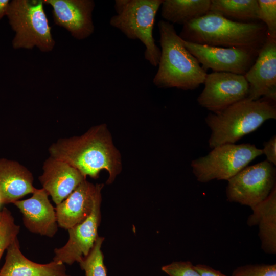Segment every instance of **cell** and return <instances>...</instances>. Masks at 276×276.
Masks as SVG:
<instances>
[{"label":"cell","mask_w":276,"mask_h":276,"mask_svg":"<svg viewBox=\"0 0 276 276\" xmlns=\"http://www.w3.org/2000/svg\"><path fill=\"white\" fill-rule=\"evenodd\" d=\"M43 0H12L6 13L15 32L12 41L14 49H32L37 47L43 52L52 51L55 42L44 12Z\"/></svg>","instance_id":"obj_6"},{"label":"cell","mask_w":276,"mask_h":276,"mask_svg":"<svg viewBox=\"0 0 276 276\" xmlns=\"http://www.w3.org/2000/svg\"><path fill=\"white\" fill-rule=\"evenodd\" d=\"M209 12L238 22L260 21L258 0H211Z\"/></svg>","instance_id":"obj_21"},{"label":"cell","mask_w":276,"mask_h":276,"mask_svg":"<svg viewBox=\"0 0 276 276\" xmlns=\"http://www.w3.org/2000/svg\"><path fill=\"white\" fill-rule=\"evenodd\" d=\"M162 270L169 276H201L190 261H175L163 266Z\"/></svg>","instance_id":"obj_26"},{"label":"cell","mask_w":276,"mask_h":276,"mask_svg":"<svg viewBox=\"0 0 276 276\" xmlns=\"http://www.w3.org/2000/svg\"><path fill=\"white\" fill-rule=\"evenodd\" d=\"M247 223L258 225L261 248L265 252L276 253V186L263 201L251 208Z\"/></svg>","instance_id":"obj_19"},{"label":"cell","mask_w":276,"mask_h":276,"mask_svg":"<svg viewBox=\"0 0 276 276\" xmlns=\"http://www.w3.org/2000/svg\"><path fill=\"white\" fill-rule=\"evenodd\" d=\"M32 173L18 162L0 158L1 204L13 203L27 194L33 193Z\"/></svg>","instance_id":"obj_18"},{"label":"cell","mask_w":276,"mask_h":276,"mask_svg":"<svg viewBox=\"0 0 276 276\" xmlns=\"http://www.w3.org/2000/svg\"><path fill=\"white\" fill-rule=\"evenodd\" d=\"M157 25L161 54L153 84L159 88H197L208 73L186 48L173 24L161 20Z\"/></svg>","instance_id":"obj_3"},{"label":"cell","mask_w":276,"mask_h":276,"mask_svg":"<svg viewBox=\"0 0 276 276\" xmlns=\"http://www.w3.org/2000/svg\"><path fill=\"white\" fill-rule=\"evenodd\" d=\"M275 118V102L264 97L256 100L247 98L220 111L209 113L205 118L211 131L209 146L212 149L225 144H235L258 129L266 121Z\"/></svg>","instance_id":"obj_4"},{"label":"cell","mask_w":276,"mask_h":276,"mask_svg":"<svg viewBox=\"0 0 276 276\" xmlns=\"http://www.w3.org/2000/svg\"><path fill=\"white\" fill-rule=\"evenodd\" d=\"M275 181V166L267 160L247 166L227 180V199L251 209L268 196Z\"/></svg>","instance_id":"obj_8"},{"label":"cell","mask_w":276,"mask_h":276,"mask_svg":"<svg viewBox=\"0 0 276 276\" xmlns=\"http://www.w3.org/2000/svg\"><path fill=\"white\" fill-rule=\"evenodd\" d=\"M232 276H276V264H252L237 267Z\"/></svg>","instance_id":"obj_25"},{"label":"cell","mask_w":276,"mask_h":276,"mask_svg":"<svg viewBox=\"0 0 276 276\" xmlns=\"http://www.w3.org/2000/svg\"><path fill=\"white\" fill-rule=\"evenodd\" d=\"M259 19L266 27L267 35L276 38V1L258 0Z\"/></svg>","instance_id":"obj_24"},{"label":"cell","mask_w":276,"mask_h":276,"mask_svg":"<svg viewBox=\"0 0 276 276\" xmlns=\"http://www.w3.org/2000/svg\"><path fill=\"white\" fill-rule=\"evenodd\" d=\"M104 238L99 236L87 256L79 263L86 276H107L101 246Z\"/></svg>","instance_id":"obj_22"},{"label":"cell","mask_w":276,"mask_h":276,"mask_svg":"<svg viewBox=\"0 0 276 276\" xmlns=\"http://www.w3.org/2000/svg\"><path fill=\"white\" fill-rule=\"evenodd\" d=\"M19 230L11 212L4 208L0 212V260L9 244L17 237Z\"/></svg>","instance_id":"obj_23"},{"label":"cell","mask_w":276,"mask_h":276,"mask_svg":"<svg viewBox=\"0 0 276 276\" xmlns=\"http://www.w3.org/2000/svg\"><path fill=\"white\" fill-rule=\"evenodd\" d=\"M186 48L206 72H228L244 75L255 62L259 51L194 43L182 40Z\"/></svg>","instance_id":"obj_9"},{"label":"cell","mask_w":276,"mask_h":276,"mask_svg":"<svg viewBox=\"0 0 276 276\" xmlns=\"http://www.w3.org/2000/svg\"><path fill=\"white\" fill-rule=\"evenodd\" d=\"M194 266L201 276H227L206 265L199 264Z\"/></svg>","instance_id":"obj_28"},{"label":"cell","mask_w":276,"mask_h":276,"mask_svg":"<svg viewBox=\"0 0 276 276\" xmlns=\"http://www.w3.org/2000/svg\"><path fill=\"white\" fill-rule=\"evenodd\" d=\"M0 204H1V202H0Z\"/></svg>","instance_id":"obj_30"},{"label":"cell","mask_w":276,"mask_h":276,"mask_svg":"<svg viewBox=\"0 0 276 276\" xmlns=\"http://www.w3.org/2000/svg\"><path fill=\"white\" fill-rule=\"evenodd\" d=\"M48 196L43 188L36 189L30 198L13 204L22 214L24 224L28 230L52 238L56 234L58 225L55 208Z\"/></svg>","instance_id":"obj_14"},{"label":"cell","mask_w":276,"mask_h":276,"mask_svg":"<svg viewBox=\"0 0 276 276\" xmlns=\"http://www.w3.org/2000/svg\"><path fill=\"white\" fill-rule=\"evenodd\" d=\"M9 3V0H0V19L6 15Z\"/></svg>","instance_id":"obj_29"},{"label":"cell","mask_w":276,"mask_h":276,"mask_svg":"<svg viewBox=\"0 0 276 276\" xmlns=\"http://www.w3.org/2000/svg\"><path fill=\"white\" fill-rule=\"evenodd\" d=\"M103 187V184L94 185L86 179L83 181L55 208L58 226L68 230L86 219Z\"/></svg>","instance_id":"obj_15"},{"label":"cell","mask_w":276,"mask_h":276,"mask_svg":"<svg viewBox=\"0 0 276 276\" xmlns=\"http://www.w3.org/2000/svg\"><path fill=\"white\" fill-rule=\"evenodd\" d=\"M211 0H163L161 15L172 24L183 26L207 14Z\"/></svg>","instance_id":"obj_20"},{"label":"cell","mask_w":276,"mask_h":276,"mask_svg":"<svg viewBox=\"0 0 276 276\" xmlns=\"http://www.w3.org/2000/svg\"><path fill=\"white\" fill-rule=\"evenodd\" d=\"M0 276H71L64 264L52 261L39 264L26 258L21 252L17 237L6 249L5 262Z\"/></svg>","instance_id":"obj_17"},{"label":"cell","mask_w":276,"mask_h":276,"mask_svg":"<svg viewBox=\"0 0 276 276\" xmlns=\"http://www.w3.org/2000/svg\"><path fill=\"white\" fill-rule=\"evenodd\" d=\"M262 154V149L253 144H225L192 160L191 166L193 174L200 182L214 179L228 180Z\"/></svg>","instance_id":"obj_7"},{"label":"cell","mask_w":276,"mask_h":276,"mask_svg":"<svg viewBox=\"0 0 276 276\" xmlns=\"http://www.w3.org/2000/svg\"><path fill=\"white\" fill-rule=\"evenodd\" d=\"M249 85L247 98L252 100L261 97L276 101V38L267 36L257 58L244 75Z\"/></svg>","instance_id":"obj_12"},{"label":"cell","mask_w":276,"mask_h":276,"mask_svg":"<svg viewBox=\"0 0 276 276\" xmlns=\"http://www.w3.org/2000/svg\"><path fill=\"white\" fill-rule=\"evenodd\" d=\"M263 154H265L267 160L273 165H276V136H273L263 144L262 149Z\"/></svg>","instance_id":"obj_27"},{"label":"cell","mask_w":276,"mask_h":276,"mask_svg":"<svg viewBox=\"0 0 276 276\" xmlns=\"http://www.w3.org/2000/svg\"><path fill=\"white\" fill-rule=\"evenodd\" d=\"M52 8L56 25L63 27L76 39H85L93 34L95 27L93 0H43Z\"/></svg>","instance_id":"obj_13"},{"label":"cell","mask_w":276,"mask_h":276,"mask_svg":"<svg viewBox=\"0 0 276 276\" xmlns=\"http://www.w3.org/2000/svg\"><path fill=\"white\" fill-rule=\"evenodd\" d=\"M38 179L56 205L66 198L84 180L77 169L62 160L50 156L43 165Z\"/></svg>","instance_id":"obj_16"},{"label":"cell","mask_w":276,"mask_h":276,"mask_svg":"<svg viewBox=\"0 0 276 276\" xmlns=\"http://www.w3.org/2000/svg\"><path fill=\"white\" fill-rule=\"evenodd\" d=\"M50 156L65 162L85 177L97 178L100 172L109 173L113 182L121 169V158L105 125L96 126L80 136L61 138L49 148Z\"/></svg>","instance_id":"obj_1"},{"label":"cell","mask_w":276,"mask_h":276,"mask_svg":"<svg viewBox=\"0 0 276 276\" xmlns=\"http://www.w3.org/2000/svg\"><path fill=\"white\" fill-rule=\"evenodd\" d=\"M163 0H116V14L109 20L128 39L139 40L145 46V59L153 66H158L160 49L155 43L153 30L156 14Z\"/></svg>","instance_id":"obj_5"},{"label":"cell","mask_w":276,"mask_h":276,"mask_svg":"<svg viewBox=\"0 0 276 276\" xmlns=\"http://www.w3.org/2000/svg\"><path fill=\"white\" fill-rule=\"evenodd\" d=\"M101 194L96 198L89 216L80 223L68 229L69 237L62 247L54 249L53 261L72 265L79 263L88 255L99 237L101 215Z\"/></svg>","instance_id":"obj_11"},{"label":"cell","mask_w":276,"mask_h":276,"mask_svg":"<svg viewBox=\"0 0 276 276\" xmlns=\"http://www.w3.org/2000/svg\"><path fill=\"white\" fill-rule=\"evenodd\" d=\"M204 88L197 98L199 105L215 113L247 98L249 85L244 75L228 72L207 74Z\"/></svg>","instance_id":"obj_10"},{"label":"cell","mask_w":276,"mask_h":276,"mask_svg":"<svg viewBox=\"0 0 276 276\" xmlns=\"http://www.w3.org/2000/svg\"><path fill=\"white\" fill-rule=\"evenodd\" d=\"M179 36L185 41L199 44L259 51L267 32L261 21L238 22L209 12L183 25Z\"/></svg>","instance_id":"obj_2"}]
</instances>
